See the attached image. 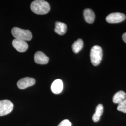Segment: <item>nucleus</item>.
Here are the masks:
<instances>
[{
	"label": "nucleus",
	"instance_id": "obj_1",
	"mask_svg": "<svg viewBox=\"0 0 126 126\" xmlns=\"http://www.w3.org/2000/svg\"><path fill=\"white\" fill-rule=\"evenodd\" d=\"M31 9L34 13L45 15L50 11V5L45 0H36L32 2L31 5Z\"/></svg>",
	"mask_w": 126,
	"mask_h": 126
},
{
	"label": "nucleus",
	"instance_id": "obj_2",
	"mask_svg": "<svg viewBox=\"0 0 126 126\" xmlns=\"http://www.w3.org/2000/svg\"><path fill=\"white\" fill-rule=\"evenodd\" d=\"M11 33L15 39H17L29 41L31 40L32 38V34L31 31L23 30L18 27L13 28Z\"/></svg>",
	"mask_w": 126,
	"mask_h": 126
},
{
	"label": "nucleus",
	"instance_id": "obj_3",
	"mask_svg": "<svg viewBox=\"0 0 126 126\" xmlns=\"http://www.w3.org/2000/svg\"><path fill=\"white\" fill-rule=\"evenodd\" d=\"M103 56L101 47L99 45L94 46L90 51V59L91 63L94 66H97L101 62Z\"/></svg>",
	"mask_w": 126,
	"mask_h": 126
},
{
	"label": "nucleus",
	"instance_id": "obj_4",
	"mask_svg": "<svg viewBox=\"0 0 126 126\" xmlns=\"http://www.w3.org/2000/svg\"><path fill=\"white\" fill-rule=\"evenodd\" d=\"M13 104L9 100L0 101V116L6 115L11 113L13 109Z\"/></svg>",
	"mask_w": 126,
	"mask_h": 126
},
{
	"label": "nucleus",
	"instance_id": "obj_5",
	"mask_svg": "<svg viewBox=\"0 0 126 126\" xmlns=\"http://www.w3.org/2000/svg\"><path fill=\"white\" fill-rule=\"evenodd\" d=\"M125 19L126 16L125 14L120 12H115L109 14L106 17V20L109 23H117L122 22Z\"/></svg>",
	"mask_w": 126,
	"mask_h": 126
},
{
	"label": "nucleus",
	"instance_id": "obj_6",
	"mask_svg": "<svg viewBox=\"0 0 126 126\" xmlns=\"http://www.w3.org/2000/svg\"><path fill=\"white\" fill-rule=\"evenodd\" d=\"M35 83L36 80L34 78L25 77L20 79L17 83V85L19 89H24L34 85Z\"/></svg>",
	"mask_w": 126,
	"mask_h": 126
},
{
	"label": "nucleus",
	"instance_id": "obj_7",
	"mask_svg": "<svg viewBox=\"0 0 126 126\" xmlns=\"http://www.w3.org/2000/svg\"><path fill=\"white\" fill-rule=\"evenodd\" d=\"M14 48L20 52H25L28 49V45L25 41L15 39L12 41Z\"/></svg>",
	"mask_w": 126,
	"mask_h": 126
},
{
	"label": "nucleus",
	"instance_id": "obj_8",
	"mask_svg": "<svg viewBox=\"0 0 126 126\" xmlns=\"http://www.w3.org/2000/svg\"><path fill=\"white\" fill-rule=\"evenodd\" d=\"M35 62L39 64H46L49 61V58L41 51H37L34 55Z\"/></svg>",
	"mask_w": 126,
	"mask_h": 126
},
{
	"label": "nucleus",
	"instance_id": "obj_9",
	"mask_svg": "<svg viewBox=\"0 0 126 126\" xmlns=\"http://www.w3.org/2000/svg\"><path fill=\"white\" fill-rule=\"evenodd\" d=\"M63 89V82L60 79H57L54 80L51 86V90L55 94L60 93Z\"/></svg>",
	"mask_w": 126,
	"mask_h": 126
},
{
	"label": "nucleus",
	"instance_id": "obj_10",
	"mask_svg": "<svg viewBox=\"0 0 126 126\" xmlns=\"http://www.w3.org/2000/svg\"><path fill=\"white\" fill-rule=\"evenodd\" d=\"M55 32L60 36L64 35L67 31V25L64 23L60 22H56L55 23Z\"/></svg>",
	"mask_w": 126,
	"mask_h": 126
},
{
	"label": "nucleus",
	"instance_id": "obj_11",
	"mask_svg": "<svg viewBox=\"0 0 126 126\" xmlns=\"http://www.w3.org/2000/svg\"><path fill=\"white\" fill-rule=\"evenodd\" d=\"M84 16L85 20L89 24H92L94 22L95 19L94 12L90 9H86L84 10Z\"/></svg>",
	"mask_w": 126,
	"mask_h": 126
},
{
	"label": "nucleus",
	"instance_id": "obj_12",
	"mask_svg": "<svg viewBox=\"0 0 126 126\" xmlns=\"http://www.w3.org/2000/svg\"><path fill=\"white\" fill-rule=\"evenodd\" d=\"M104 111L103 106L101 104H99L96 108V112L92 117V120L94 122H98L100 119V118L103 114Z\"/></svg>",
	"mask_w": 126,
	"mask_h": 126
},
{
	"label": "nucleus",
	"instance_id": "obj_13",
	"mask_svg": "<svg viewBox=\"0 0 126 126\" xmlns=\"http://www.w3.org/2000/svg\"><path fill=\"white\" fill-rule=\"evenodd\" d=\"M126 98V93L123 91H119L114 95L113 101L114 103L119 104Z\"/></svg>",
	"mask_w": 126,
	"mask_h": 126
},
{
	"label": "nucleus",
	"instance_id": "obj_14",
	"mask_svg": "<svg viewBox=\"0 0 126 126\" xmlns=\"http://www.w3.org/2000/svg\"><path fill=\"white\" fill-rule=\"evenodd\" d=\"M84 46L83 41L81 39H78L77 40L75 41L72 45V50L74 53H79Z\"/></svg>",
	"mask_w": 126,
	"mask_h": 126
},
{
	"label": "nucleus",
	"instance_id": "obj_15",
	"mask_svg": "<svg viewBox=\"0 0 126 126\" xmlns=\"http://www.w3.org/2000/svg\"><path fill=\"white\" fill-rule=\"evenodd\" d=\"M117 109L122 113H126V98L118 104Z\"/></svg>",
	"mask_w": 126,
	"mask_h": 126
},
{
	"label": "nucleus",
	"instance_id": "obj_16",
	"mask_svg": "<svg viewBox=\"0 0 126 126\" xmlns=\"http://www.w3.org/2000/svg\"><path fill=\"white\" fill-rule=\"evenodd\" d=\"M72 123L68 120H64L61 122L58 126H71Z\"/></svg>",
	"mask_w": 126,
	"mask_h": 126
},
{
	"label": "nucleus",
	"instance_id": "obj_17",
	"mask_svg": "<svg viewBox=\"0 0 126 126\" xmlns=\"http://www.w3.org/2000/svg\"><path fill=\"white\" fill-rule=\"evenodd\" d=\"M122 39H123V41H124L125 43H126V32L124 33L123 34V35H122Z\"/></svg>",
	"mask_w": 126,
	"mask_h": 126
}]
</instances>
